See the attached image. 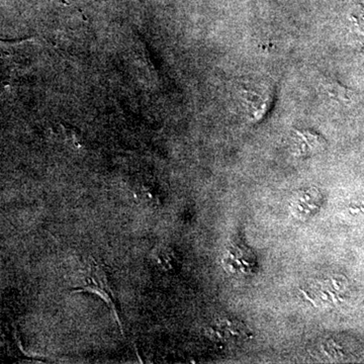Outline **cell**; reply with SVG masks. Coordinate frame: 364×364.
<instances>
[{
	"label": "cell",
	"mask_w": 364,
	"mask_h": 364,
	"mask_svg": "<svg viewBox=\"0 0 364 364\" xmlns=\"http://www.w3.org/2000/svg\"><path fill=\"white\" fill-rule=\"evenodd\" d=\"M329 93L332 97L338 98L340 102H344V104L353 100L354 93L351 92V90H347L346 88L340 87L337 85L330 86Z\"/></svg>",
	"instance_id": "cell-1"
}]
</instances>
